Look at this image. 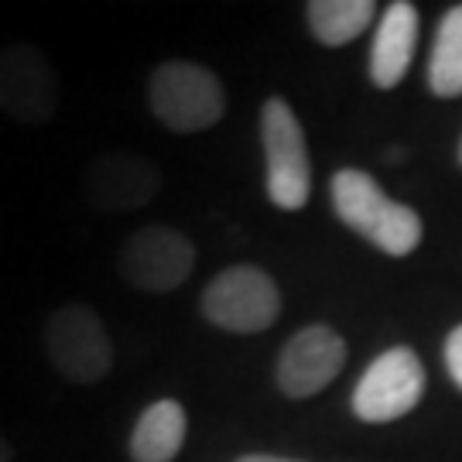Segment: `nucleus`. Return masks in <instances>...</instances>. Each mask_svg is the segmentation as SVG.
I'll use <instances>...</instances> for the list:
<instances>
[{"instance_id":"14","label":"nucleus","mask_w":462,"mask_h":462,"mask_svg":"<svg viewBox=\"0 0 462 462\" xmlns=\"http://www.w3.org/2000/svg\"><path fill=\"white\" fill-rule=\"evenodd\" d=\"M429 89L435 97H462V4L448 7L429 59Z\"/></svg>"},{"instance_id":"3","label":"nucleus","mask_w":462,"mask_h":462,"mask_svg":"<svg viewBox=\"0 0 462 462\" xmlns=\"http://www.w3.org/2000/svg\"><path fill=\"white\" fill-rule=\"evenodd\" d=\"M267 199L281 213H298L312 199V158L301 120L284 97H267L261 106Z\"/></svg>"},{"instance_id":"1","label":"nucleus","mask_w":462,"mask_h":462,"mask_svg":"<svg viewBox=\"0 0 462 462\" xmlns=\"http://www.w3.org/2000/svg\"><path fill=\"white\" fill-rule=\"evenodd\" d=\"M332 209L356 236L387 257H408L425 236V223L411 206L391 199L374 175L360 168H339L329 185Z\"/></svg>"},{"instance_id":"6","label":"nucleus","mask_w":462,"mask_h":462,"mask_svg":"<svg viewBox=\"0 0 462 462\" xmlns=\"http://www.w3.org/2000/svg\"><path fill=\"white\" fill-rule=\"evenodd\" d=\"M196 271V244L175 226L151 223L134 230L116 250V274L137 291L168 295Z\"/></svg>"},{"instance_id":"13","label":"nucleus","mask_w":462,"mask_h":462,"mask_svg":"<svg viewBox=\"0 0 462 462\" xmlns=\"http://www.w3.org/2000/svg\"><path fill=\"white\" fill-rule=\"evenodd\" d=\"M377 4L374 0H312L305 4V21L319 45L343 49L356 42L374 24Z\"/></svg>"},{"instance_id":"15","label":"nucleus","mask_w":462,"mask_h":462,"mask_svg":"<svg viewBox=\"0 0 462 462\" xmlns=\"http://www.w3.org/2000/svg\"><path fill=\"white\" fill-rule=\"evenodd\" d=\"M446 370L452 383L462 391V322L446 336Z\"/></svg>"},{"instance_id":"9","label":"nucleus","mask_w":462,"mask_h":462,"mask_svg":"<svg viewBox=\"0 0 462 462\" xmlns=\"http://www.w3.org/2000/svg\"><path fill=\"white\" fill-rule=\"evenodd\" d=\"M162 192V168L137 151H106L83 171L86 202L103 216L144 209Z\"/></svg>"},{"instance_id":"4","label":"nucleus","mask_w":462,"mask_h":462,"mask_svg":"<svg viewBox=\"0 0 462 462\" xmlns=\"http://www.w3.org/2000/svg\"><path fill=\"white\" fill-rule=\"evenodd\" d=\"M45 356L66 383L89 387L114 370V343L97 309L83 301L62 305L45 322Z\"/></svg>"},{"instance_id":"2","label":"nucleus","mask_w":462,"mask_h":462,"mask_svg":"<svg viewBox=\"0 0 462 462\" xmlns=\"http://www.w3.org/2000/svg\"><path fill=\"white\" fill-rule=\"evenodd\" d=\"M148 106L165 131L202 134L226 114V89L213 69L189 59H168L151 72Z\"/></svg>"},{"instance_id":"12","label":"nucleus","mask_w":462,"mask_h":462,"mask_svg":"<svg viewBox=\"0 0 462 462\" xmlns=\"http://www.w3.org/2000/svg\"><path fill=\"white\" fill-rule=\"evenodd\" d=\"M189 435V414L175 397H162L148 404L134 421L127 456L131 462H171L185 446Z\"/></svg>"},{"instance_id":"17","label":"nucleus","mask_w":462,"mask_h":462,"mask_svg":"<svg viewBox=\"0 0 462 462\" xmlns=\"http://www.w3.org/2000/svg\"><path fill=\"white\" fill-rule=\"evenodd\" d=\"M0 462H14V446L4 435H0Z\"/></svg>"},{"instance_id":"16","label":"nucleus","mask_w":462,"mask_h":462,"mask_svg":"<svg viewBox=\"0 0 462 462\" xmlns=\"http://www.w3.org/2000/svg\"><path fill=\"white\" fill-rule=\"evenodd\" d=\"M236 462H301V459H284V456H271V452H250V456H240Z\"/></svg>"},{"instance_id":"18","label":"nucleus","mask_w":462,"mask_h":462,"mask_svg":"<svg viewBox=\"0 0 462 462\" xmlns=\"http://www.w3.org/2000/svg\"><path fill=\"white\" fill-rule=\"evenodd\" d=\"M459 162H462V141H459Z\"/></svg>"},{"instance_id":"11","label":"nucleus","mask_w":462,"mask_h":462,"mask_svg":"<svg viewBox=\"0 0 462 462\" xmlns=\"http://www.w3.org/2000/svg\"><path fill=\"white\" fill-rule=\"evenodd\" d=\"M418 32H421V17L411 0L387 4L370 45V83L377 89H394L408 76L418 49Z\"/></svg>"},{"instance_id":"5","label":"nucleus","mask_w":462,"mask_h":462,"mask_svg":"<svg viewBox=\"0 0 462 462\" xmlns=\"http://www.w3.org/2000/svg\"><path fill=\"white\" fill-rule=\"evenodd\" d=\"M202 319L223 332H267L281 315V288L264 267L233 264L219 271L199 298Z\"/></svg>"},{"instance_id":"8","label":"nucleus","mask_w":462,"mask_h":462,"mask_svg":"<svg viewBox=\"0 0 462 462\" xmlns=\"http://www.w3.org/2000/svg\"><path fill=\"white\" fill-rule=\"evenodd\" d=\"M59 110V72L32 42L0 49V114L24 127L49 124Z\"/></svg>"},{"instance_id":"7","label":"nucleus","mask_w":462,"mask_h":462,"mask_svg":"<svg viewBox=\"0 0 462 462\" xmlns=\"http://www.w3.org/2000/svg\"><path fill=\"white\" fill-rule=\"evenodd\" d=\"M425 397V366L408 346L383 349L353 387V414L366 425H387L411 414Z\"/></svg>"},{"instance_id":"10","label":"nucleus","mask_w":462,"mask_h":462,"mask_svg":"<svg viewBox=\"0 0 462 462\" xmlns=\"http://www.w3.org/2000/svg\"><path fill=\"white\" fill-rule=\"evenodd\" d=\"M343 366H346V339L326 322H315V326L298 329L281 346L278 364H274V383L284 397L305 401L326 391L339 377Z\"/></svg>"}]
</instances>
